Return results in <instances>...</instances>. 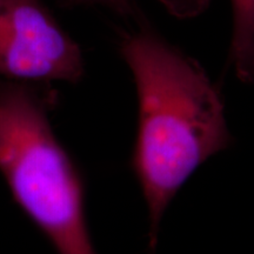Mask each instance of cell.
<instances>
[{"mask_svg":"<svg viewBox=\"0 0 254 254\" xmlns=\"http://www.w3.org/2000/svg\"><path fill=\"white\" fill-rule=\"evenodd\" d=\"M120 53L138 99L133 167L150 220L151 254L168 205L200 165L232 142L217 87L194 59L150 28L128 33Z\"/></svg>","mask_w":254,"mask_h":254,"instance_id":"obj_1","label":"cell"},{"mask_svg":"<svg viewBox=\"0 0 254 254\" xmlns=\"http://www.w3.org/2000/svg\"><path fill=\"white\" fill-rule=\"evenodd\" d=\"M231 60L238 78L254 84V0H231Z\"/></svg>","mask_w":254,"mask_h":254,"instance_id":"obj_4","label":"cell"},{"mask_svg":"<svg viewBox=\"0 0 254 254\" xmlns=\"http://www.w3.org/2000/svg\"><path fill=\"white\" fill-rule=\"evenodd\" d=\"M69 5H98L116 9L118 12H127L131 9L132 0H63Z\"/></svg>","mask_w":254,"mask_h":254,"instance_id":"obj_6","label":"cell"},{"mask_svg":"<svg viewBox=\"0 0 254 254\" xmlns=\"http://www.w3.org/2000/svg\"><path fill=\"white\" fill-rule=\"evenodd\" d=\"M163 7L178 19L198 17L207 8L209 0H158Z\"/></svg>","mask_w":254,"mask_h":254,"instance_id":"obj_5","label":"cell"},{"mask_svg":"<svg viewBox=\"0 0 254 254\" xmlns=\"http://www.w3.org/2000/svg\"><path fill=\"white\" fill-rule=\"evenodd\" d=\"M0 80V173L14 200L58 254H97L80 178L50 123L55 93Z\"/></svg>","mask_w":254,"mask_h":254,"instance_id":"obj_2","label":"cell"},{"mask_svg":"<svg viewBox=\"0 0 254 254\" xmlns=\"http://www.w3.org/2000/svg\"><path fill=\"white\" fill-rule=\"evenodd\" d=\"M84 67L80 46L41 0H0L1 77L77 82Z\"/></svg>","mask_w":254,"mask_h":254,"instance_id":"obj_3","label":"cell"}]
</instances>
